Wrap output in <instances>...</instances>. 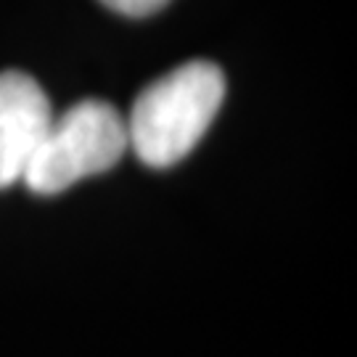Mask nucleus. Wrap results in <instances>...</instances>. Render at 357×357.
I'll use <instances>...</instances> for the list:
<instances>
[{
    "label": "nucleus",
    "mask_w": 357,
    "mask_h": 357,
    "mask_svg": "<svg viewBox=\"0 0 357 357\" xmlns=\"http://www.w3.org/2000/svg\"><path fill=\"white\" fill-rule=\"evenodd\" d=\"M225 98V77L212 61H188L153 79L125 119L128 143L149 167H172L199 146Z\"/></svg>",
    "instance_id": "nucleus-1"
},
{
    "label": "nucleus",
    "mask_w": 357,
    "mask_h": 357,
    "mask_svg": "<svg viewBox=\"0 0 357 357\" xmlns=\"http://www.w3.org/2000/svg\"><path fill=\"white\" fill-rule=\"evenodd\" d=\"M128 149L125 116L112 103L79 101L61 116H53L22 183L43 196L61 193L79 180L112 169Z\"/></svg>",
    "instance_id": "nucleus-2"
},
{
    "label": "nucleus",
    "mask_w": 357,
    "mask_h": 357,
    "mask_svg": "<svg viewBox=\"0 0 357 357\" xmlns=\"http://www.w3.org/2000/svg\"><path fill=\"white\" fill-rule=\"evenodd\" d=\"M51 122V101L32 77L0 75V188L22 183Z\"/></svg>",
    "instance_id": "nucleus-3"
},
{
    "label": "nucleus",
    "mask_w": 357,
    "mask_h": 357,
    "mask_svg": "<svg viewBox=\"0 0 357 357\" xmlns=\"http://www.w3.org/2000/svg\"><path fill=\"white\" fill-rule=\"evenodd\" d=\"M101 3L125 16H149V13L162 11L169 0H101Z\"/></svg>",
    "instance_id": "nucleus-4"
}]
</instances>
